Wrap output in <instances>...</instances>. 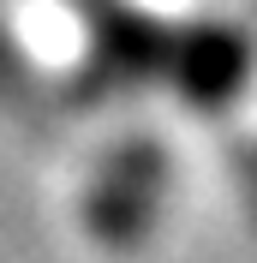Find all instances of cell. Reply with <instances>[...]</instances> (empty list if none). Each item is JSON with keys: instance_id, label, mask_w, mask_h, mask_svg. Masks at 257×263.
<instances>
[{"instance_id": "cell-1", "label": "cell", "mask_w": 257, "mask_h": 263, "mask_svg": "<svg viewBox=\"0 0 257 263\" xmlns=\"http://www.w3.org/2000/svg\"><path fill=\"white\" fill-rule=\"evenodd\" d=\"M240 72H245V42L233 30H197L186 42V54H179V78L197 96H222Z\"/></svg>"}]
</instances>
